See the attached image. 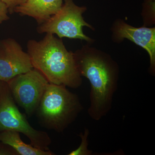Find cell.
I'll return each instance as SVG.
<instances>
[{
	"label": "cell",
	"instance_id": "obj_10",
	"mask_svg": "<svg viewBox=\"0 0 155 155\" xmlns=\"http://www.w3.org/2000/svg\"><path fill=\"white\" fill-rule=\"evenodd\" d=\"M19 132L13 130H4L0 132V141L14 149L19 155H54L51 150H43L26 144L20 138Z\"/></svg>",
	"mask_w": 155,
	"mask_h": 155
},
{
	"label": "cell",
	"instance_id": "obj_4",
	"mask_svg": "<svg viewBox=\"0 0 155 155\" xmlns=\"http://www.w3.org/2000/svg\"><path fill=\"white\" fill-rule=\"evenodd\" d=\"M7 130L23 134L34 147L43 150H50L51 139L49 135L45 131L32 127L26 115L17 107L8 84L0 81V132Z\"/></svg>",
	"mask_w": 155,
	"mask_h": 155
},
{
	"label": "cell",
	"instance_id": "obj_7",
	"mask_svg": "<svg viewBox=\"0 0 155 155\" xmlns=\"http://www.w3.org/2000/svg\"><path fill=\"white\" fill-rule=\"evenodd\" d=\"M111 31L112 40L114 43H121L126 39L146 50L150 58L149 72L155 76V27H134L123 19H117L113 23Z\"/></svg>",
	"mask_w": 155,
	"mask_h": 155
},
{
	"label": "cell",
	"instance_id": "obj_14",
	"mask_svg": "<svg viewBox=\"0 0 155 155\" xmlns=\"http://www.w3.org/2000/svg\"><path fill=\"white\" fill-rule=\"evenodd\" d=\"M2 143L0 144V155H19L11 147Z\"/></svg>",
	"mask_w": 155,
	"mask_h": 155
},
{
	"label": "cell",
	"instance_id": "obj_1",
	"mask_svg": "<svg viewBox=\"0 0 155 155\" xmlns=\"http://www.w3.org/2000/svg\"><path fill=\"white\" fill-rule=\"evenodd\" d=\"M87 43L74 52L78 70L90 84L89 116L99 121L111 110L120 74L119 64L108 53Z\"/></svg>",
	"mask_w": 155,
	"mask_h": 155
},
{
	"label": "cell",
	"instance_id": "obj_8",
	"mask_svg": "<svg viewBox=\"0 0 155 155\" xmlns=\"http://www.w3.org/2000/svg\"><path fill=\"white\" fill-rule=\"evenodd\" d=\"M33 69L30 57L14 39L0 40V81L8 82Z\"/></svg>",
	"mask_w": 155,
	"mask_h": 155
},
{
	"label": "cell",
	"instance_id": "obj_6",
	"mask_svg": "<svg viewBox=\"0 0 155 155\" xmlns=\"http://www.w3.org/2000/svg\"><path fill=\"white\" fill-rule=\"evenodd\" d=\"M7 83L15 103L31 117L35 114L49 82L33 68L15 76Z\"/></svg>",
	"mask_w": 155,
	"mask_h": 155
},
{
	"label": "cell",
	"instance_id": "obj_11",
	"mask_svg": "<svg viewBox=\"0 0 155 155\" xmlns=\"http://www.w3.org/2000/svg\"><path fill=\"white\" fill-rule=\"evenodd\" d=\"M89 130L85 128L83 132H81L79 134L81 142L78 148L72 151L68 155H91L93 154L92 151L89 150L88 137L89 135Z\"/></svg>",
	"mask_w": 155,
	"mask_h": 155
},
{
	"label": "cell",
	"instance_id": "obj_12",
	"mask_svg": "<svg viewBox=\"0 0 155 155\" xmlns=\"http://www.w3.org/2000/svg\"><path fill=\"white\" fill-rule=\"evenodd\" d=\"M5 3L8 7L9 13L10 14L14 13V10L16 7H18L25 2L26 0H0Z\"/></svg>",
	"mask_w": 155,
	"mask_h": 155
},
{
	"label": "cell",
	"instance_id": "obj_3",
	"mask_svg": "<svg viewBox=\"0 0 155 155\" xmlns=\"http://www.w3.org/2000/svg\"><path fill=\"white\" fill-rule=\"evenodd\" d=\"M83 108L78 95L67 86L49 83L35 113L41 126L62 133Z\"/></svg>",
	"mask_w": 155,
	"mask_h": 155
},
{
	"label": "cell",
	"instance_id": "obj_13",
	"mask_svg": "<svg viewBox=\"0 0 155 155\" xmlns=\"http://www.w3.org/2000/svg\"><path fill=\"white\" fill-rule=\"evenodd\" d=\"M8 13V9L6 4L0 1V25L10 19Z\"/></svg>",
	"mask_w": 155,
	"mask_h": 155
},
{
	"label": "cell",
	"instance_id": "obj_9",
	"mask_svg": "<svg viewBox=\"0 0 155 155\" xmlns=\"http://www.w3.org/2000/svg\"><path fill=\"white\" fill-rule=\"evenodd\" d=\"M63 2V0H26L14 9V13L32 17L39 25L56 14Z\"/></svg>",
	"mask_w": 155,
	"mask_h": 155
},
{
	"label": "cell",
	"instance_id": "obj_5",
	"mask_svg": "<svg viewBox=\"0 0 155 155\" xmlns=\"http://www.w3.org/2000/svg\"><path fill=\"white\" fill-rule=\"evenodd\" d=\"M64 2L61 9L47 20L38 25L37 31L39 33L56 34L59 38L85 41L87 43L93 44V39L84 33V26L92 30L95 28L84 19L82 14L86 12L85 6H78L73 0H63Z\"/></svg>",
	"mask_w": 155,
	"mask_h": 155
},
{
	"label": "cell",
	"instance_id": "obj_2",
	"mask_svg": "<svg viewBox=\"0 0 155 155\" xmlns=\"http://www.w3.org/2000/svg\"><path fill=\"white\" fill-rule=\"evenodd\" d=\"M27 48L34 69L49 83L73 89L81 86L82 77L78 70L74 52L67 50L61 38L46 33L41 40L28 41Z\"/></svg>",
	"mask_w": 155,
	"mask_h": 155
}]
</instances>
